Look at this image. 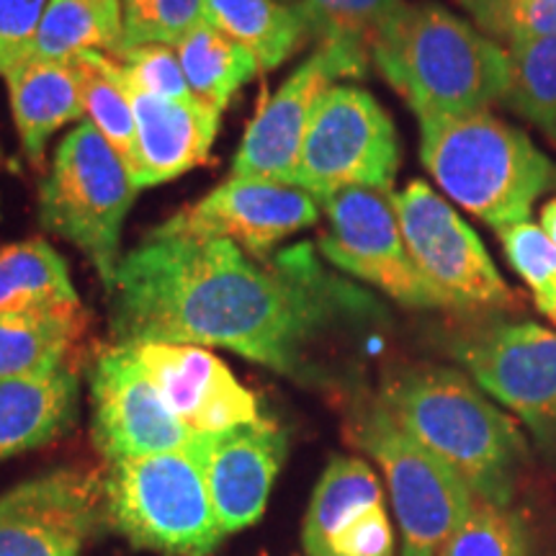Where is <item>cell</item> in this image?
I'll return each instance as SVG.
<instances>
[{
	"label": "cell",
	"instance_id": "1",
	"mask_svg": "<svg viewBox=\"0 0 556 556\" xmlns=\"http://www.w3.org/2000/svg\"><path fill=\"white\" fill-rule=\"evenodd\" d=\"M109 294L116 345L227 348L296 381L319 377L315 351L325 338L377 312L307 242L253 261L229 240L163 227L124 255Z\"/></svg>",
	"mask_w": 556,
	"mask_h": 556
},
{
	"label": "cell",
	"instance_id": "2",
	"mask_svg": "<svg viewBox=\"0 0 556 556\" xmlns=\"http://www.w3.org/2000/svg\"><path fill=\"white\" fill-rule=\"evenodd\" d=\"M377 400L467 482L479 503L513 505L531 471V443L467 374L430 364L392 368Z\"/></svg>",
	"mask_w": 556,
	"mask_h": 556
},
{
	"label": "cell",
	"instance_id": "3",
	"mask_svg": "<svg viewBox=\"0 0 556 556\" xmlns=\"http://www.w3.org/2000/svg\"><path fill=\"white\" fill-rule=\"evenodd\" d=\"M371 62L417 119L505 103L510 80L503 47L438 3L402 5L374 41Z\"/></svg>",
	"mask_w": 556,
	"mask_h": 556
},
{
	"label": "cell",
	"instance_id": "4",
	"mask_svg": "<svg viewBox=\"0 0 556 556\" xmlns=\"http://www.w3.org/2000/svg\"><path fill=\"white\" fill-rule=\"evenodd\" d=\"M420 160L443 193L484 225L528 222L556 191V163L490 111L420 119Z\"/></svg>",
	"mask_w": 556,
	"mask_h": 556
},
{
	"label": "cell",
	"instance_id": "5",
	"mask_svg": "<svg viewBox=\"0 0 556 556\" xmlns=\"http://www.w3.org/2000/svg\"><path fill=\"white\" fill-rule=\"evenodd\" d=\"M106 507L131 546L160 556H212L227 536L189 446L111 464Z\"/></svg>",
	"mask_w": 556,
	"mask_h": 556
},
{
	"label": "cell",
	"instance_id": "6",
	"mask_svg": "<svg viewBox=\"0 0 556 556\" xmlns=\"http://www.w3.org/2000/svg\"><path fill=\"white\" fill-rule=\"evenodd\" d=\"M345 435L384 471L402 533L400 556H435L479 503L467 482L417 443L377 397L353 402Z\"/></svg>",
	"mask_w": 556,
	"mask_h": 556
},
{
	"label": "cell",
	"instance_id": "7",
	"mask_svg": "<svg viewBox=\"0 0 556 556\" xmlns=\"http://www.w3.org/2000/svg\"><path fill=\"white\" fill-rule=\"evenodd\" d=\"M137 191L127 165L90 122L62 139L39 184V222L86 253L106 291L119 268L122 227Z\"/></svg>",
	"mask_w": 556,
	"mask_h": 556
},
{
	"label": "cell",
	"instance_id": "8",
	"mask_svg": "<svg viewBox=\"0 0 556 556\" xmlns=\"http://www.w3.org/2000/svg\"><path fill=\"white\" fill-rule=\"evenodd\" d=\"M469 379L523 422L533 446L556 464V332L528 319L482 315L446 340Z\"/></svg>",
	"mask_w": 556,
	"mask_h": 556
},
{
	"label": "cell",
	"instance_id": "9",
	"mask_svg": "<svg viewBox=\"0 0 556 556\" xmlns=\"http://www.w3.org/2000/svg\"><path fill=\"white\" fill-rule=\"evenodd\" d=\"M400 137L384 106L356 86H332L312 116L291 186L328 201L340 191L392 193Z\"/></svg>",
	"mask_w": 556,
	"mask_h": 556
},
{
	"label": "cell",
	"instance_id": "10",
	"mask_svg": "<svg viewBox=\"0 0 556 556\" xmlns=\"http://www.w3.org/2000/svg\"><path fill=\"white\" fill-rule=\"evenodd\" d=\"M402 238L417 270L462 315L516 312L518 294L500 276L479 235L422 180L392 193Z\"/></svg>",
	"mask_w": 556,
	"mask_h": 556
},
{
	"label": "cell",
	"instance_id": "11",
	"mask_svg": "<svg viewBox=\"0 0 556 556\" xmlns=\"http://www.w3.org/2000/svg\"><path fill=\"white\" fill-rule=\"evenodd\" d=\"M323 204L330 229L319 240V250L332 266L381 289L402 307L454 312L448 299L417 270L402 238L392 193L348 189Z\"/></svg>",
	"mask_w": 556,
	"mask_h": 556
},
{
	"label": "cell",
	"instance_id": "12",
	"mask_svg": "<svg viewBox=\"0 0 556 556\" xmlns=\"http://www.w3.org/2000/svg\"><path fill=\"white\" fill-rule=\"evenodd\" d=\"M106 520V479L50 469L0 495V556H83Z\"/></svg>",
	"mask_w": 556,
	"mask_h": 556
},
{
	"label": "cell",
	"instance_id": "13",
	"mask_svg": "<svg viewBox=\"0 0 556 556\" xmlns=\"http://www.w3.org/2000/svg\"><path fill=\"white\" fill-rule=\"evenodd\" d=\"M371 54L351 45L325 41L258 111L232 160V178H261L291 186L299 152L317 103L340 78H364Z\"/></svg>",
	"mask_w": 556,
	"mask_h": 556
},
{
	"label": "cell",
	"instance_id": "14",
	"mask_svg": "<svg viewBox=\"0 0 556 556\" xmlns=\"http://www.w3.org/2000/svg\"><path fill=\"white\" fill-rule=\"evenodd\" d=\"M93 441L109 464L186 448L193 433L160 397L131 345H111L90 371Z\"/></svg>",
	"mask_w": 556,
	"mask_h": 556
},
{
	"label": "cell",
	"instance_id": "15",
	"mask_svg": "<svg viewBox=\"0 0 556 556\" xmlns=\"http://www.w3.org/2000/svg\"><path fill=\"white\" fill-rule=\"evenodd\" d=\"M317 219V199L296 186L229 176L212 193L180 208L160 227L168 232L229 240L245 248L255 261H266L278 242L312 227Z\"/></svg>",
	"mask_w": 556,
	"mask_h": 556
},
{
	"label": "cell",
	"instance_id": "16",
	"mask_svg": "<svg viewBox=\"0 0 556 556\" xmlns=\"http://www.w3.org/2000/svg\"><path fill=\"white\" fill-rule=\"evenodd\" d=\"M189 451L204 475L225 533L253 526L266 510L287 456V433L274 420L248 422L219 433H193Z\"/></svg>",
	"mask_w": 556,
	"mask_h": 556
},
{
	"label": "cell",
	"instance_id": "17",
	"mask_svg": "<svg viewBox=\"0 0 556 556\" xmlns=\"http://www.w3.org/2000/svg\"><path fill=\"white\" fill-rule=\"evenodd\" d=\"M307 556H394L384 490L364 458L336 456L312 492L302 528Z\"/></svg>",
	"mask_w": 556,
	"mask_h": 556
},
{
	"label": "cell",
	"instance_id": "18",
	"mask_svg": "<svg viewBox=\"0 0 556 556\" xmlns=\"http://www.w3.org/2000/svg\"><path fill=\"white\" fill-rule=\"evenodd\" d=\"M131 348L160 397L191 433H219L263 417L255 394L206 348L186 343H137Z\"/></svg>",
	"mask_w": 556,
	"mask_h": 556
},
{
	"label": "cell",
	"instance_id": "19",
	"mask_svg": "<svg viewBox=\"0 0 556 556\" xmlns=\"http://www.w3.org/2000/svg\"><path fill=\"white\" fill-rule=\"evenodd\" d=\"M122 83L129 93L137 124V189L168 184V180L206 163L219 131L222 114L217 109L206 106L199 99L168 101L144 93V90L129 86L124 75Z\"/></svg>",
	"mask_w": 556,
	"mask_h": 556
},
{
	"label": "cell",
	"instance_id": "20",
	"mask_svg": "<svg viewBox=\"0 0 556 556\" xmlns=\"http://www.w3.org/2000/svg\"><path fill=\"white\" fill-rule=\"evenodd\" d=\"M78 400V374L70 364L41 377L0 381V462L70 433Z\"/></svg>",
	"mask_w": 556,
	"mask_h": 556
},
{
	"label": "cell",
	"instance_id": "21",
	"mask_svg": "<svg viewBox=\"0 0 556 556\" xmlns=\"http://www.w3.org/2000/svg\"><path fill=\"white\" fill-rule=\"evenodd\" d=\"M21 148L34 168L45 165L50 137L86 114L73 62L29 60L5 75Z\"/></svg>",
	"mask_w": 556,
	"mask_h": 556
},
{
	"label": "cell",
	"instance_id": "22",
	"mask_svg": "<svg viewBox=\"0 0 556 556\" xmlns=\"http://www.w3.org/2000/svg\"><path fill=\"white\" fill-rule=\"evenodd\" d=\"M78 307L0 312V381L50 374L70 364V353L86 330Z\"/></svg>",
	"mask_w": 556,
	"mask_h": 556
},
{
	"label": "cell",
	"instance_id": "23",
	"mask_svg": "<svg viewBox=\"0 0 556 556\" xmlns=\"http://www.w3.org/2000/svg\"><path fill=\"white\" fill-rule=\"evenodd\" d=\"M204 21L253 54L261 73L287 62L309 41L296 5L278 0H204Z\"/></svg>",
	"mask_w": 556,
	"mask_h": 556
},
{
	"label": "cell",
	"instance_id": "24",
	"mask_svg": "<svg viewBox=\"0 0 556 556\" xmlns=\"http://www.w3.org/2000/svg\"><path fill=\"white\" fill-rule=\"evenodd\" d=\"M67 263L45 240L0 248V312L78 307Z\"/></svg>",
	"mask_w": 556,
	"mask_h": 556
},
{
	"label": "cell",
	"instance_id": "25",
	"mask_svg": "<svg viewBox=\"0 0 556 556\" xmlns=\"http://www.w3.org/2000/svg\"><path fill=\"white\" fill-rule=\"evenodd\" d=\"M180 67L193 99L217 109L219 114L229 106L235 93L258 75V62L253 54L235 45L232 39L199 21L176 47Z\"/></svg>",
	"mask_w": 556,
	"mask_h": 556
},
{
	"label": "cell",
	"instance_id": "26",
	"mask_svg": "<svg viewBox=\"0 0 556 556\" xmlns=\"http://www.w3.org/2000/svg\"><path fill=\"white\" fill-rule=\"evenodd\" d=\"M78 75L83 103L90 124L101 131L103 139L114 148L122 163L127 165L131 180L137 186L139 176V150H137V124L127 88L122 83V70L106 52L90 50L73 60Z\"/></svg>",
	"mask_w": 556,
	"mask_h": 556
},
{
	"label": "cell",
	"instance_id": "27",
	"mask_svg": "<svg viewBox=\"0 0 556 556\" xmlns=\"http://www.w3.org/2000/svg\"><path fill=\"white\" fill-rule=\"evenodd\" d=\"M90 50L114 58L122 50V21L106 16L88 0H50L39 21L29 60L73 62Z\"/></svg>",
	"mask_w": 556,
	"mask_h": 556
},
{
	"label": "cell",
	"instance_id": "28",
	"mask_svg": "<svg viewBox=\"0 0 556 556\" xmlns=\"http://www.w3.org/2000/svg\"><path fill=\"white\" fill-rule=\"evenodd\" d=\"M510 80L505 106L556 144V34L507 47Z\"/></svg>",
	"mask_w": 556,
	"mask_h": 556
},
{
	"label": "cell",
	"instance_id": "29",
	"mask_svg": "<svg viewBox=\"0 0 556 556\" xmlns=\"http://www.w3.org/2000/svg\"><path fill=\"white\" fill-rule=\"evenodd\" d=\"M405 3L407 0H302L296 11L317 45L338 41L371 54L381 29Z\"/></svg>",
	"mask_w": 556,
	"mask_h": 556
},
{
	"label": "cell",
	"instance_id": "30",
	"mask_svg": "<svg viewBox=\"0 0 556 556\" xmlns=\"http://www.w3.org/2000/svg\"><path fill=\"white\" fill-rule=\"evenodd\" d=\"M435 556H533V528L523 510L477 503Z\"/></svg>",
	"mask_w": 556,
	"mask_h": 556
},
{
	"label": "cell",
	"instance_id": "31",
	"mask_svg": "<svg viewBox=\"0 0 556 556\" xmlns=\"http://www.w3.org/2000/svg\"><path fill=\"white\" fill-rule=\"evenodd\" d=\"M477 29L503 50L528 39L554 37L556 0H456Z\"/></svg>",
	"mask_w": 556,
	"mask_h": 556
},
{
	"label": "cell",
	"instance_id": "32",
	"mask_svg": "<svg viewBox=\"0 0 556 556\" xmlns=\"http://www.w3.org/2000/svg\"><path fill=\"white\" fill-rule=\"evenodd\" d=\"M204 21V0H122V50L139 45L178 47Z\"/></svg>",
	"mask_w": 556,
	"mask_h": 556
},
{
	"label": "cell",
	"instance_id": "33",
	"mask_svg": "<svg viewBox=\"0 0 556 556\" xmlns=\"http://www.w3.org/2000/svg\"><path fill=\"white\" fill-rule=\"evenodd\" d=\"M500 245L513 270L533 291V302L541 309L556 291V245L533 222L497 229Z\"/></svg>",
	"mask_w": 556,
	"mask_h": 556
},
{
	"label": "cell",
	"instance_id": "34",
	"mask_svg": "<svg viewBox=\"0 0 556 556\" xmlns=\"http://www.w3.org/2000/svg\"><path fill=\"white\" fill-rule=\"evenodd\" d=\"M119 62L124 80L144 93L168 101H193V93L180 67L178 52L165 45L124 47L114 54Z\"/></svg>",
	"mask_w": 556,
	"mask_h": 556
},
{
	"label": "cell",
	"instance_id": "35",
	"mask_svg": "<svg viewBox=\"0 0 556 556\" xmlns=\"http://www.w3.org/2000/svg\"><path fill=\"white\" fill-rule=\"evenodd\" d=\"M50 0H0V75L29 62L39 21Z\"/></svg>",
	"mask_w": 556,
	"mask_h": 556
},
{
	"label": "cell",
	"instance_id": "36",
	"mask_svg": "<svg viewBox=\"0 0 556 556\" xmlns=\"http://www.w3.org/2000/svg\"><path fill=\"white\" fill-rule=\"evenodd\" d=\"M539 227L544 229L546 238L552 240L554 245H556V197L548 199L546 206L541 208V222H539Z\"/></svg>",
	"mask_w": 556,
	"mask_h": 556
},
{
	"label": "cell",
	"instance_id": "37",
	"mask_svg": "<svg viewBox=\"0 0 556 556\" xmlns=\"http://www.w3.org/2000/svg\"><path fill=\"white\" fill-rule=\"evenodd\" d=\"M88 3H93L114 21H122V0H88Z\"/></svg>",
	"mask_w": 556,
	"mask_h": 556
},
{
	"label": "cell",
	"instance_id": "38",
	"mask_svg": "<svg viewBox=\"0 0 556 556\" xmlns=\"http://www.w3.org/2000/svg\"><path fill=\"white\" fill-rule=\"evenodd\" d=\"M541 312H544V315L556 325V291L552 294V299H548V302L544 304V307H541Z\"/></svg>",
	"mask_w": 556,
	"mask_h": 556
}]
</instances>
